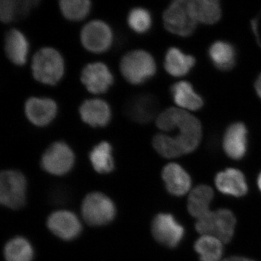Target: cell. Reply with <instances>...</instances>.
Segmentation results:
<instances>
[{"mask_svg": "<svg viewBox=\"0 0 261 261\" xmlns=\"http://www.w3.org/2000/svg\"><path fill=\"white\" fill-rule=\"evenodd\" d=\"M156 126L164 132H176L175 136L168 135L175 142L182 155L194 152L202 140L200 121L190 113L170 108L159 115Z\"/></svg>", "mask_w": 261, "mask_h": 261, "instance_id": "cell-1", "label": "cell"}, {"mask_svg": "<svg viewBox=\"0 0 261 261\" xmlns=\"http://www.w3.org/2000/svg\"><path fill=\"white\" fill-rule=\"evenodd\" d=\"M32 71L39 83L54 86L65 73V62L61 53L53 47H43L32 58Z\"/></svg>", "mask_w": 261, "mask_h": 261, "instance_id": "cell-2", "label": "cell"}, {"mask_svg": "<svg viewBox=\"0 0 261 261\" xmlns=\"http://www.w3.org/2000/svg\"><path fill=\"white\" fill-rule=\"evenodd\" d=\"M120 70L123 78L133 85H140L151 80L157 71L153 57L143 49L127 53L120 62Z\"/></svg>", "mask_w": 261, "mask_h": 261, "instance_id": "cell-3", "label": "cell"}, {"mask_svg": "<svg viewBox=\"0 0 261 261\" xmlns=\"http://www.w3.org/2000/svg\"><path fill=\"white\" fill-rule=\"evenodd\" d=\"M236 223V217L231 211L219 209L197 219L195 228L201 234L210 235L228 243L233 238Z\"/></svg>", "mask_w": 261, "mask_h": 261, "instance_id": "cell-4", "label": "cell"}, {"mask_svg": "<svg viewBox=\"0 0 261 261\" xmlns=\"http://www.w3.org/2000/svg\"><path fill=\"white\" fill-rule=\"evenodd\" d=\"M165 28L179 37L191 36L197 28V20L190 10L189 1L177 0L169 5L163 15Z\"/></svg>", "mask_w": 261, "mask_h": 261, "instance_id": "cell-5", "label": "cell"}, {"mask_svg": "<svg viewBox=\"0 0 261 261\" xmlns=\"http://www.w3.org/2000/svg\"><path fill=\"white\" fill-rule=\"evenodd\" d=\"M27 180L23 173L5 170L0 174V202L11 209H19L25 202Z\"/></svg>", "mask_w": 261, "mask_h": 261, "instance_id": "cell-6", "label": "cell"}, {"mask_svg": "<svg viewBox=\"0 0 261 261\" xmlns=\"http://www.w3.org/2000/svg\"><path fill=\"white\" fill-rule=\"evenodd\" d=\"M82 215L91 226H102L111 222L116 216V206L109 197L101 192H92L82 204Z\"/></svg>", "mask_w": 261, "mask_h": 261, "instance_id": "cell-7", "label": "cell"}, {"mask_svg": "<svg viewBox=\"0 0 261 261\" xmlns=\"http://www.w3.org/2000/svg\"><path fill=\"white\" fill-rule=\"evenodd\" d=\"M75 163V154L69 145L63 141L51 144L42 154L41 166L44 171L53 175H64Z\"/></svg>", "mask_w": 261, "mask_h": 261, "instance_id": "cell-8", "label": "cell"}, {"mask_svg": "<svg viewBox=\"0 0 261 261\" xmlns=\"http://www.w3.org/2000/svg\"><path fill=\"white\" fill-rule=\"evenodd\" d=\"M81 42L87 50L92 53H105L111 47L113 41L112 29L105 21H89L81 32Z\"/></svg>", "mask_w": 261, "mask_h": 261, "instance_id": "cell-9", "label": "cell"}, {"mask_svg": "<svg viewBox=\"0 0 261 261\" xmlns=\"http://www.w3.org/2000/svg\"><path fill=\"white\" fill-rule=\"evenodd\" d=\"M152 232L159 243L174 248L183 240L185 230L172 215L160 214L152 221Z\"/></svg>", "mask_w": 261, "mask_h": 261, "instance_id": "cell-10", "label": "cell"}, {"mask_svg": "<svg viewBox=\"0 0 261 261\" xmlns=\"http://www.w3.org/2000/svg\"><path fill=\"white\" fill-rule=\"evenodd\" d=\"M159 110V99L151 94H141L127 100L123 112L130 121L140 124L149 123Z\"/></svg>", "mask_w": 261, "mask_h": 261, "instance_id": "cell-11", "label": "cell"}, {"mask_svg": "<svg viewBox=\"0 0 261 261\" xmlns=\"http://www.w3.org/2000/svg\"><path fill=\"white\" fill-rule=\"evenodd\" d=\"M81 82L92 94L106 93L114 83V77L107 65L100 62L89 63L82 69Z\"/></svg>", "mask_w": 261, "mask_h": 261, "instance_id": "cell-12", "label": "cell"}, {"mask_svg": "<svg viewBox=\"0 0 261 261\" xmlns=\"http://www.w3.org/2000/svg\"><path fill=\"white\" fill-rule=\"evenodd\" d=\"M58 111L56 101L48 97H29L24 106L27 119L37 127L48 126L56 118Z\"/></svg>", "mask_w": 261, "mask_h": 261, "instance_id": "cell-13", "label": "cell"}, {"mask_svg": "<svg viewBox=\"0 0 261 261\" xmlns=\"http://www.w3.org/2000/svg\"><path fill=\"white\" fill-rule=\"evenodd\" d=\"M248 146V130L242 122L231 123L226 128L223 139V147L228 157L241 160L247 153Z\"/></svg>", "mask_w": 261, "mask_h": 261, "instance_id": "cell-14", "label": "cell"}, {"mask_svg": "<svg viewBox=\"0 0 261 261\" xmlns=\"http://www.w3.org/2000/svg\"><path fill=\"white\" fill-rule=\"evenodd\" d=\"M79 112L82 121L93 128L108 126L112 118L109 104L101 99H86L81 104Z\"/></svg>", "mask_w": 261, "mask_h": 261, "instance_id": "cell-15", "label": "cell"}, {"mask_svg": "<svg viewBox=\"0 0 261 261\" xmlns=\"http://www.w3.org/2000/svg\"><path fill=\"white\" fill-rule=\"evenodd\" d=\"M47 226L51 232L65 240L76 238L82 231L80 219L68 211H56L51 214L48 218Z\"/></svg>", "mask_w": 261, "mask_h": 261, "instance_id": "cell-16", "label": "cell"}, {"mask_svg": "<svg viewBox=\"0 0 261 261\" xmlns=\"http://www.w3.org/2000/svg\"><path fill=\"white\" fill-rule=\"evenodd\" d=\"M215 183L218 190L224 195L241 197L248 192L245 175L236 168H228L218 173Z\"/></svg>", "mask_w": 261, "mask_h": 261, "instance_id": "cell-17", "label": "cell"}, {"mask_svg": "<svg viewBox=\"0 0 261 261\" xmlns=\"http://www.w3.org/2000/svg\"><path fill=\"white\" fill-rule=\"evenodd\" d=\"M29 43L25 34L16 29L7 32L5 38V51L7 58L17 66H23L28 58Z\"/></svg>", "mask_w": 261, "mask_h": 261, "instance_id": "cell-18", "label": "cell"}, {"mask_svg": "<svg viewBox=\"0 0 261 261\" xmlns=\"http://www.w3.org/2000/svg\"><path fill=\"white\" fill-rule=\"evenodd\" d=\"M162 176L166 183V189L171 195L181 197L191 188V177L177 163H170L165 166Z\"/></svg>", "mask_w": 261, "mask_h": 261, "instance_id": "cell-19", "label": "cell"}, {"mask_svg": "<svg viewBox=\"0 0 261 261\" xmlns=\"http://www.w3.org/2000/svg\"><path fill=\"white\" fill-rule=\"evenodd\" d=\"M208 56L215 68L221 71L231 70L236 65V49L231 43L226 41L213 43L209 47Z\"/></svg>", "mask_w": 261, "mask_h": 261, "instance_id": "cell-20", "label": "cell"}, {"mask_svg": "<svg viewBox=\"0 0 261 261\" xmlns=\"http://www.w3.org/2000/svg\"><path fill=\"white\" fill-rule=\"evenodd\" d=\"M195 63L193 56L185 54L177 47H171L165 57L164 68L168 74L181 77L188 74Z\"/></svg>", "mask_w": 261, "mask_h": 261, "instance_id": "cell-21", "label": "cell"}, {"mask_svg": "<svg viewBox=\"0 0 261 261\" xmlns=\"http://www.w3.org/2000/svg\"><path fill=\"white\" fill-rule=\"evenodd\" d=\"M173 102L178 106L190 111H198L204 106V100L188 82H179L171 87Z\"/></svg>", "mask_w": 261, "mask_h": 261, "instance_id": "cell-22", "label": "cell"}, {"mask_svg": "<svg viewBox=\"0 0 261 261\" xmlns=\"http://www.w3.org/2000/svg\"><path fill=\"white\" fill-rule=\"evenodd\" d=\"M214 192L207 185L195 187L189 196L187 208L190 215L197 219L211 212L210 204L214 199Z\"/></svg>", "mask_w": 261, "mask_h": 261, "instance_id": "cell-23", "label": "cell"}, {"mask_svg": "<svg viewBox=\"0 0 261 261\" xmlns=\"http://www.w3.org/2000/svg\"><path fill=\"white\" fill-rule=\"evenodd\" d=\"M190 10L197 23L211 25L217 23L221 17V8L216 0H192L189 1Z\"/></svg>", "mask_w": 261, "mask_h": 261, "instance_id": "cell-24", "label": "cell"}, {"mask_svg": "<svg viewBox=\"0 0 261 261\" xmlns=\"http://www.w3.org/2000/svg\"><path fill=\"white\" fill-rule=\"evenodd\" d=\"M89 160L97 172H111L115 168L112 145L107 141L99 142L91 150Z\"/></svg>", "mask_w": 261, "mask_h": 261, "instance_id": "cell-25", "label": "cell"}, {"mask_svg": "<svg viewBox=\"0 0 261 261\" xmlns=\"http://www.w3.org/2000/svg\"><path fill=\"white\" fill-rule=\"evenodd\" d=\"M195 250L200 261H219L222 257V242L210 235H203L196 241Z\"/></svg>", "mask_w": 261, "mask_h": 261, "instance_id": "cell-26", "label": "cell"}, {"mask_svg": "<svg viewBox=\"0 0 261 261\" xmlns=\"http://www.w3.org/2000/svg\"><path fill=\"white\" fill-rule=\"evenodd\" d=\"M34 249L29 240L17 237L5 245L4 255L6 261H32Z\"/></svg>", "mask_w": 261, "mask_h": 261, "instance_id": "cell-27", "label": "cell"}, {"mask_svg": "<svg viewBox=\"0 0 261 261\" xmlns=\"http://www.w3.org/2000/svg\"><path fill=\"white\" fill-rule=\"evenodd\" d=\"M60 10L63 17L70 21H80L90 13L92 3L89 0H62Z\"/></svg>", "mask_w": 261, "mask_h": 261, "instance_id": "cell-28", "label": "cell"}, {"mask_svg": "<svg viewBox=\"0 0 261 261\" xmlns=\"http://www.w3.org/2000/svg\"><path fill=\"white\" fill-rule=\"evenodd\" d=\"M127 23L128 27L137 34H146L152 27V15L146 8L136 7L128 13Z\"/></svg>", "mask_w": 261, "mask_h": 261, "instance_id": "cell-29", "label": "cell"}, {"mask_svg": "<svg viewBox=\"0 0 261 261\" xmlns=\"http://www.w3.org/2000/svg\"><path fill=\"white\" fill-rule=\"evenodd\" d=\"M152 145L158 153L166 159H175L182 156L177 146L166 134H158L154 136Z\"/></svg>", "mask_w": 261, "mask_h": 261, "instance_id": "cell-30", "label": "cell"}, {"mask_svg": "<svg viewBox=\"0 0 261 261\" xmlns=\"http://www.w3.org/2000/svg\"><path fill=\"white\" fill-rule=\"evenodd\" d=\"M0 19L5 23L16 20V1L2 0L0 2Z\"/></svg>", "mask_w": 261, "mask_h": 261, "instance_id": "cell-31", "label": "cell"}, {"mask_svg": "<svg viewBox=\"0 0 261 261\" xmlns=\"http://www.w3.org/2000/svg\"><path fill=\"white\" fill-rule=\"evenodd\" d=\"M39 3V0L16 1V19L27 18L32 8H35Z\"/></svg>", "mask_w": 261, "mask_h": 261, "instance_id": "cell-32", "label": "cell"}, {"mask_svg": "<svg viewBox=\"0 0 261 261\" xmlns=\"http://www.w3.org/2000/svg\"><path fill=\"white\" fill-rule=\"evenodd\" d=\"M258 18L256 17V18L251 20V28L252 32H253L254 34H255V37H256L257 44H258V45L261 47V41L258 32Z\"/></svg>", "mask_w": 261, "mask_h": 261, "instance_id": "cell-33", "label": "cell"}, {"mask_svg": "<svg viewBox=\"0 0 261 261\" xmlns=\"http://www.w3.org/2000/svg\"><path fill=\"white\" fill-rule=\"evenodd\" d=\"M255 89L258 97L261 99V73L257 77L255 83Z\"/></svg>", "mask_w": 261, "mask_h": 261, "instance_id": "cell-34", "label": "cell"}, {"mask_svg": "<svg viewBox=\"0 0 261 261\" xmlns=\"http://www.w3.org/2000/svg\"><path fill=\"white\" fill-rule=\"evenodd\" d=\"M223 261H255L243 257H231Z\"/></svg>", "mask_w": 261, "mask_h": 261, "instance_id": "cell-35", "label": "cell"}, {"mask_svg": "<svg viewBox=\"0 0 261 261\" xmlns=\"http://www.w3.org/2000/svg\"><path fill=\"white\" fill-rule=\"evenodd\" d=\"M257 185H258L259 190H260L261 192V172L260 174H259L258 178H257Z\"/></svg>", "mask_w": 261, "mask_h": 261, "instance_id": "cell-36", "label": "cell"}]
</instances>
